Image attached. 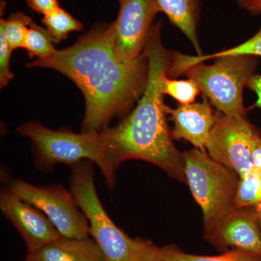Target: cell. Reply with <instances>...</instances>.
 <instances>
[{"instance_id":"obj_5","label":"cell","mask_w":261,"mask_h":261,"mask_svg":"<svg viewBox=\"0 0 261 261\" xmlns=\"http://www.w3.org/2000/svg\"><path fill=\"white\" fill-rule=\"evenodd\" d=\"M183 159L185 179L202 210L204 228L209 227L235 208L240 177L205 150L189 149L183 152Z\"/></svg>"},{"instance_id":"obj_22","label":"cell","mask_w":261,"mask_h":261,"mask_svg":"<svg viewBox=\"0 0 261 261\" xmlns=\"http://www.w3.org/2000/svg\"><path fill=\"white\" fill-rule=\"evenodd\" d=\"M13 51L7 42L4 34L0 31V86L2 88L8 85L14 77L10 68V56Z\"/></svg>"},{"instance_id":"obj_27","label":"cell","mask_w":261,"mask_h":261,"mask_svg":"<svg viewBox=\"0 0 261 261\" xmlns=\"http://www.w3.org/2000/svg\"><path fill=\"white\" fill-rule=\"evenodd\" d=\"M158 248L159 247L154 245L153 247L140 261H161L158 255Z\"/></svg>"},{"instance_id":"obj_7","label":"cell","mask_w":261,"mask_h":261,"mask_svg":"<svg viewBox=\"0 0 261 261\" xmlns=\"http://www.w3.org/2000/svg\"><path fill=\"white\" fill-rule=\"evenodd\" d=\"M1 174L5 188L42 211L62 236L74 239L89 237L88 221L70 190L56 184L37 186L12 177L5 171Z\"/></svg>"},{"instance_id":"obj_12","label":"cell","mask_w":261,"mask_h":261,"mask_svg":"<svg viewBox=\"0 0 261 261\" xmlns=\"http://www.w3.org/2000/svg\"><path fill=\"white\" fill-rule=\"evenodd\" d=\"M212 105L205 98L202 102L178 105L167 108L168 116L174 123L171 130L173 140H185L195 148L205 150L211 130L216 121Z\"/></svg>"},{"instance_id":"obj_17","label":"cell","mask_w":261,"mask_h":261,"mask_svg":"<svg viewBox=\"0 0 261 261\" xmlns=\"http://www.w3.org/2000/svg\"><path fill=\"white\" fill-rule=\"evenodd\" d=\"M261 203V171H251L239 179L234 207H254Z\"/></svg>"},{"instance_id":"obj_11","label":"cell","mask_w":261,"mask_h":261,"mask_svg":"<svg viewBox=\"0 0 261 261\" xmlns=\"http://www.w3.org/2000/svg\"><path fill=\"white\" fill-rule=\"evenodd\" d=\"M0 209L23 239L27 255L36 253L62 237L42 211L5 187L0 192Z\"/></svg>"},{"instance_id":"obj_18","label":"cell","mask_w":261,"mask_h":261,"mask_svg":"<svg viewBox=\"0 0 261 261\" xmlns=\"http://www.w3.org/2000/svg\"><path fill=\"white\" fill-rule=\"evenodd\" d=\"M53 43V38L47 29L39 27L34 22L25 35L23 48L32 58L43 59L51 56L56 50Z\"/></svg>"},{"instance_id":"obj_1","label":"cell","mask_w":261,"mask_h":261,"mask_svg":"<svg viewBox=\"0 0 261 261\" xmlns=\"http://www.w3.org/2000/svg\"><path fill=\"white\" fill-rule=\"evenodd\" d=\"M27 67L56 70L76 84L85 98L83 132L108 128L113 118L126 113L142 97L148 76L145 51L130 61L116 56L113 23L92 29L71 47L56 49Z\"/></svg>"},{"instance_id":"obj_16","label":"cell","mask_w":261,"mask_h":261,"mask_svg":"<svg viewBox=\"0 0 261 261\" xmlns=\"http://www.w3.org/2000/svg\"><path fill=\"white\" fill-rule=\"evenodd\" d=\"M42 21L57 44L65 40L70 32H78L83 27L81 22L60 7L44 15Z\"/></svg>"},{"instance_id":"obj_3","label":"cell","mask_w":261,"mask_h":261,"mask_svg":"<svg viewBox=\"0 0 261 261\" xmlns=\"http://www.w3.org/2000/svg\"><path fill=\"white\" fill-rule=\"evenodd\" d=\"M17 130L32 141L34 165L39 171L49 173L58 164L70 167L83 161H92L99 167L108 188H114L116 171L108 161L100 132L55 130L38 122L24 123Z\"/></svg>"},{"instance_id":"obj_2","label":"cell","mask_w":261,"mask_h":261,"mask_svg":"<svg viewBox=\"0 0 261 261\" xmlns=\"http://www.w3.org/2000/svg\"><path fill=\"white\" fill-rule=\"evenodd\" d=\"M162 21L152 25L145 47L148 76L135 109L116 126L100 132L105 151L115 171L128 160L152 163L166 174L185 181L183 152L174 143L167 121L161 80L172 63V53L163 47Z\"/></svg>"},{"instance_id":"obj_19","label":"cell","mask_w":261,"mask_h":261,"mask_svg":"<svg viewBox=\"0 0 261 261\" xmlns=\"http://www.w3.org/2000/svg\"><path fill=\"white\" fill-rule=\"evenodd\" d=\"M229 56H250L261 58V27L253 37L236 47L217 51L214 54L207 55V56L205 55L200 56H187L185 57V61L187 65L191 66L200 63H204L209 60L216 59L220 57Z\"/></svg>"},{"instance_id":"obj_6","label":"cell","mask_w":261,"mask_h":261,"mask_svg":"<svg viewBox=\"0 0 261 261\" xmlns=\"http://www.w3.org/2000/svg\"><path fill=\"white\" fill-rule=\"evenodd\" d=\"M214 60V64L200 63L192 65L184 73L187 78L195 81L203 97L217 111L228 116H247L243 91L256 68L257 58L250 56H229Z\"/></svg>"},{"instance_id":"obj_15","label":"cell","mask_w":261,"mask_h":261,"mask_svg":"<svg viewBox=\"0 0 261 261\" xmlns=\"http://www.w3.org/2000/svg\"><path fill=\"white\" fill-rule=\"evenodd\" d=\"M158 255L161 261H261L259 255L239 250H229L221 255L209 256L186 253L173 245L159 247Z\"/></svg>"},{"instance_id":"obj_20","label":"cell","mask_w":261,"mask_h":261,"mask_svg":"<svg viewBox=\"0 0 261 261\" xmlns=\"http://www.w3.org/2000/svg\"><path fill=\"white\" fill-rule=\"evenodd\" d=\"M33 23L30 17L20 12L10 15L6 20L1 18L0 31L3 32L7 42L13 50L23 48L25 35Z\"/></svg>"},{"instance_id":"obj_26","label":"cell","mask_w":261,"mask_h":261,"mask_svg":"<svg viewBox=\"0 0 261 261\" xmlns=\"http://www.w3.org/2000/svg\"><path fill=\"white\" fill-rule=\"evenodd\" d=\"M246 87L256 94L257 99L255 106L261 108V74H252L249 79Z\"/></svg>"},{"instance_id":"obj_24","label":"cell","mask_w":261,"mask_h":261,"mask_svg":"<svg viewBox=\"0 0 261 261\" xmlns=\"http://www.w3.org/2000/svg\"><path fill=\"white\" fill-rule=\"evenodd\" d=\"M251 159L253 168L261 171V134L255 128L252 139Z\"/></svg>"},{"instance_id":"obj_8","label":"cell","mask_w":261,"mask_h":261,"mask_svg":"<svg viewBox=\"0 0 261 261\" xmlns=\"http://www.w3.org/2000/svg\"><path fill=\"white\" fill-rule=\"evenodd\" d=\"M254 128L247 116H228L217 111L205 151L239 177L245 176L253 168L251 145Z\"/></svg>"},{"instance_id":"obj_28","label":"cell","mask_w":261,"mask_h":261,"mask_svg":"<svg viewBox=\"0 0 261 261\" xmlns=\"http://www.w3.org/2000/svg\"><path fill=\"white\" fill-rule=\"evenodd\" d=\"M254 208H255V211H256L257 218H258L259 223H260L261 228V203L254 207Z\"/></svg>"},{"instance_id":"obj_14","label":"cell","mask_w":261,"mask_h":261,"mask_svg":"<svg viewBox=\"0 0 261 261\" xmlns=\"http://www.w3.org/2000/svg\"><path fill=\"white\" fill-rule=\"evenodd\" d=\"M157 3L170 23L179 29L192 43L197 56H202L197 36L201 0H157Z\"/></svg>"},{"instance_id":"obj_21","label":"cell","mask_w":261,"mask_h":261,"mask_svg":"<svg viewBox=\"0 0 261 261\" xmlns=\"http://www.w3.org/2000/svg\"><path fill=\"white\" fill-rule=\"evenodd\" d=\"M161 88L164 95L167 94L177 101L179 105L191 104L195 102L196 98L200 93V87L191 80H173L163 75L161 80Z\"/></svg>"},{"instance_id":"obj_10","label":"cell","mask_w":261,"mask_h":261,"mask_svg":"<svg viewBox=\"0 0 261 261\" xmlns=\"http://www.w3.org/2000/svg\"><path fill=\"white\" fill-rule=\"evenodd\" d=\"M204 237L224 252L239 250L261 256V228L254 207L232 209L204 228Z\"/></svg>"},{"instance_id":"obj_29","label":"cell","mask_w":261,"mask_h":261,"mask_svg":"<svg viewBox=\"0 0 261 261\" xmlns=\"http://www.w3.org/2000/svg\"><path fill=\"white\" fill-rule=\"evenodd\" d=\"M25 261H33V260H31V259L28 258V257H25Z\"/></svg>"},{"instance_id":"obj_9","label":"cell","mask_w":261,"mask_h":261,"mask_svg":"<svg viewBox=\"0 0 261 261\" xmlns=\"http://www.w3.org/2000/svg\"><path fill=\"white\" fill-rule=\"evenodd\" d=\"M118 18L113 22L116 56L125 61L143 54L154 17L161 12L157 0H119Z\"/></svg>"},{"instance_id":"obj_13","label":"cell","mask_w":261,"mask_h":261,"mask_svg":"<svg viewBox=\"0 0 261 261\" xmlns=\"http://www.w3.org/2000/svg\"><path fill=\"white\" fill-rule=\"evenodd\" d=\"M27 257L33 261H106L97 242L89 237L74 239L62 236Z\"/></svg>"},{"instance_id":"obj_23","label":"cell","mask_w":261,"mask_h":261,"mask_svg":"<svg viewBox=\"0 0 261 261\" xmlns=\"http://www.w3.org/2000/svg\"><path fill=\"white\" fill-rule=\"evenodd\" d=\"M27 4L33 11L43 15L60 7L58 0H27Z\"/></svg>"},{"instance_id":"obj_4","label":"cell","mask_w":261,"mask_h":261,"mask_svg":"<svg viewBox=\"0 0 261 261\" xmlns=\"http://www.w3.org/2000/svg\"><path fill=\"white\" fill-rule=\"evenodd\" d=\"M94 164L83 161L70 167V190L87 217L89 234L100 247L106 261H140L154 245L130 238L110 218L96 190Z\"/></svg>"},{"instance_id":"obj_25","label":"cell","mask_w":261,"mask_h":261,"mask_svg":"<svg viewBox=\"0 0 261 261\" xmlns=\"http://www.w3.org/2000/svg\"><path fill=\"white\" fill-rule=\"evenodd\" d=\"M238 6L251 15L261 14V0H237Z\"/></svg>"}]
</instances>
